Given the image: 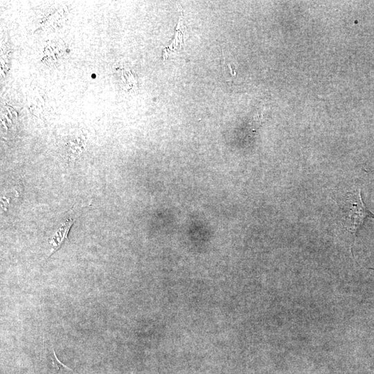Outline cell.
Wrapping results in <instances>:
<instances>
[{"instance_id": "6da1fadb", "label": "cell", "mask_w": 374, "mask_h": 374, "mask_svg": "<svg viewBox=\"0 0 374 374\" xmlns=\"http://www.w3.org/2000/svg\"><path fill=\"white\" fill-rule=\"evenodd\" d=\"M339 205L342 224L352 237V248L357 231L362 226L366 218H374V214L364 203L360 188L346 193Z\"/></svg>"}, {"instance_id": "7a4b0ae2", "label": "cell", "mask_w": 374, "mask_h": 374, "mask_svg": "<svg viewBox=\"0 0 374 374\" xmlns=\"http://www.w3.org/2000/svg\"><path fill=\"white\" fill-rule=\"evenodd\" d=\"M65 51L64 44L60 39L50 41L46 43L43 50L42 62L48 65L58 63Z\"/></svg>"}, {"instance_id": "3957f363", "label": "cell", "mask_w": 374, "mask_h": 374, "mask_svg": "<svg viewBox=\"0 0 374 374\" xmlns=\"http://www.w3.org/2000/svg\"><path fill=\"white\" fill-rule=\"evenodd\" d=\"M74 221V218L69 217L52 237L50 240V243L52 244V250L49 256L60 248L65 239L68 240V233Z\"/></svg>"}, {"instance_id": "277c9868", "label": "cell", "mask_w": 374, "mask_h": 374, "mask_svg": "<svg viewBox=\"0 0 374 374\" xmlns=\"http://www.w3.org/2000/svg\"><path fill=\"white\" fill-rule=\"evenodd\" d=\"M179 19L177 29H176V35L175 37V39L172 41L173 42L168 46L165 50L168 49L169 51H174L177 50L181 47V44L183 43L182 38H183V21Z\"/></svg>"}, {"instance_id": "5b68a950", "label": "cell", "mask_w": 374, "mask_h": 374, "mask_svg": "<svg viewBox=\"0 0 374 374\" xmlns=\"http://www.w3.org/2000/svg\"><path fill=\"white\" fill-rule=\"evenodd\" d=\"M51 359H52V363H53V373L52 374H55L56 373H57L59 370L60 369V368L62 367H64L69 370H71L69 368L64 366L57 359L54 350H53V357H51Z\"/></svg>"}]
</instances>
